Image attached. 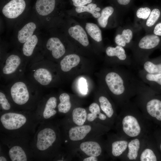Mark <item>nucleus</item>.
<instances>
[{
    "label": "nucleus",
    "instance_id": "nucleus-37",
    "mask_svg": "<svg viewBox=\"0 0 161 161\" xmlns=\"http://www.w3.org/2000/svg\"><path fill=\"white\" fill-rule=\"evenodd\" d=\"M93 0H71L73 4L75 7L86 5L92 2Z\"/></svg>",
    "mask_w": 161,
    "mask_h": 161
},
{
    "label": "nucleus",
    "instance_id": "nucleus-12",
    "mask_svg": "<svg viewBox=\"0 0 161 161\" xmlns=\"http://www.w3.org/2000/svg\"><path fill=\"white\" fill-rule=\"evenodd\" d=\"M137 75L155 93H161V73L150 74L141 69L138 71Z\"/></svg>",
    "mask_w": 161,
    "mask_h": 161
},
{
    "label": "nucleus",
    "instance_id": "nucleus-26",
    "mask_svg": "<svg viewBox=\"0 0 161 161\" xmlns=\"http://www.w3.org/2000/svg\"><path fill=\"white\" fill-rule=\"evenodd\" d=\"M10 157L12 161H27L26 155L21 147L15 146L12 147L9 151Z\"/></svg>",
    "mask_w": 161,
    "mask_h": 161
},
{
    "label": "nucleus",
    "instance_id": "nucleus-5",
    "mask_svg": "<svg viewBox=\"0 0 161 161\" xmlns=\"http://www.w3.org/2000/svg\"><path fill=\"white\" fill-rule=\"evenodd\" d=\"M9 81L10 83L5 88L9 92L13 102L19 105L27 103L31 94L35 92L38 88L30 79V81L27 80L23 76Z\"/></svg>",
    "mask_w": 161,
    "mask_h": 161
},
{
    "label": "nucleus",
    "instance_id": "nucleus-30",
    "mask_svg": "<svg viewBox=\"0 0 161 161\" xmlns=\"http://www.w3.org/2000/svg\"><path fill=\"white\" fill-rule=\"evenodd\" d=\"M59 99L60 102L58 105V111L64 113H67L71 107L69 95L65 93H63L60 95Z\"/></svg>",
    "mask_w": 161,
    "mask_h": 161
},
{
    "label": "nucleus",
    "instance_id": "nucleus-19",
    "mask_svg": "<svg viewBox=\"0 0 161 161\" xmlns=\"http://www.w3.org/2000/svg\"><path fill=\"white\" fill-rule=\"evenodd\" d=\"M142 69L151 74L161 73V58L154 59H147L142 64Z\"/></svg>",
    "mask_w": 161,
    "mask_h": 161
},
{
    "label": "nucleus",
    "instance_id": "nucleus-8",
    "mask_svg": "<svg viewBox=\"0 0 161 161\" xmlns=\"http://www.w3.org/2000/svg\"><path fill=\"white\" fill-rule=\"evenodd\" d=\"M45 57L30 61V80L36 85L47 87L51 83L53 76Z\"/></svg>",
    "mask_w": 161,
    "mask_h": 161
},
{
    "label": "nucleus",
    "instance_id": "nucleus-14",
    "mask_svg": "<svg viewBox=\"0 0 161 161\" xmlns=\"http://www.w3.org/2000/svg\"><path fill=\"white\" fill-rule=\"evenodd\" d=\"M94 130L93 126L90 125L77 126L71 128L69 131L70 139L73 141H78L83 140Z\"/></svg>",
    "mask_w": 161,
    "mask_h": 161
},
{
    "label": "nucleus",
    "instance_id": "nucleus-2",
    "mask_svg": "<svg viewBox=\"0 0 161 161\" xmlns=\"http://www.w3.org/2000/svg\"><path fill=\"white\" fill-rule=\"evenodd\" d=\"M41 24L33 9L29 10L16 24L13 30L11 42L14 48L20 49L22 45L38 30Z\"/></svg>",
    "mask_w": 161,
    "mask_h": 161
},
{
    "label": "nucleus",
    "instance_id": "nucleus-11",
    "mask_svg": "<svg viewBox=\"0 0 161 161\" xmlns=\"http://www.w3.org/2000/svg\"><path fill=\"white\" fill-rule=\"evenodd\" d=\"M56 138V134L54 130L50 128L44 129L37 135L36 147L40 151L46 150L52 146Z\"/></svg>",
    "mask_w": 161,
    "mask_h": 161
},
{
    "label": "nucleus",
    "instance_id": "nucleus-33",
    "mask_svg": "<svg viewBox=\"0 0 161 161\" xmlns=\"http://www.w3.org/2000/svg\"><path fill=\"white\" fill-rule=\"evenodd\" d=\"M160 14V11L158 9H154L151 12L147 21L146 25L148 27L153 26L159 18Z\"/></svg>",
    "mask_w": 161,
    "mask_h": 161
},
{
    "label": "nucleus",
    "instance_id": "nucleus-13",
    "mask_svg": "<svg viewBox=\"0 0 161 161\" xmlns=\"http://www.w3.org/2000/svg\"><path fill=\"white\" fill-rule=\"evenodd\" d=\"M106 52L108 56L116 57L118 64L126 66L133 64L131 60L127 56L124 49L121 46L117 45L115 47H108Z\"/></svg>",
    "mask_w": 161,
    "mask_h": 161
},
{
    "label": "nucleus",
    "instance_id": "nucleus-29",
    "mask_svg": "<svg viewBox=\"0 0 161 161\" xmlns=\"http://www.w3.org/2000/svg\"><path fill=\"white\" fill-rule=\"evenodd\" d=\"M85 29L88 34L95 41L99 42L102 40L101 31L99 27L92 23H87Z\"/></svg>",
    "mask_w": 161,
    "mask_h": 161
},
{
    "label": "nucleus",
    "instance_id": "nucleus-20",
    "mask_svg": "<svg viewBox=\"0 0 161 161\" xmlns=\"http://www.w3.org/2000/svg\"><path fill=\"white\" fill-rule=\"evenodd\" d=\"M141 142L138 137L132 138L129 141L127 147V157L131 160H136L139 156Z\"/></svg>",
    "mask_w": 161,
    "mask_h": 161
},
{
    "label": "nucleus",
    "instance_id": "nucleus-17",
    "mask_svg": "<svg viewBox=\"0 0 161 161\" xmlns=\"http://www.w3.org/2000/svg\"><path fill=\"white\" fill-rule=\"evenodd\" d=\"M80 150L89 156L97 157L101 154L102 148L97 142L93 141L84 142L80 145Z\"/></svg>",
    "mask_w": 161,
    "mask_h": 161
},
{
    "label": "nucleus",
    "instance_id": "nucleus-3",
    "mask_svg": "<svg viewBox=\"0 0 161 161\" xmlns=\"http://www.w3.org/2000/svg\"><path fill=\"white\" fill-rule=\"evenodd\" d=\"M1 76L7 81L23 76L27 61L20 50L14 48L9 52L1 53Z\"/></svg>",
    "mask_w": 161,
    "mask_h": 161
},
{
    "label": "nucleus",
    "instance_id": "nucleus-28",
    "mask_svg": "<svg viewBox=\"0 0 161 161\" xmlns=\"http://www.w3.org/2000/svg\"><path fill=\"white\" fill-rule=\"evenodd\" d=\"M100 107L102 111L109 118L112 117L114 114V110L112 104L108 98L104 96L99 98Z\"/></svg>",
    "mask_w": 161,
    "mask_h": 161
},
{
    "label": "nucleus",
    "instance_id": "nucleus-22",
    "mask_svg": "<svg viewBox=\"0 0 161 161\" xmlns=\"http://www.w3.org/2000/svg\"><path fill=\"white\" fill-rule=\"evenodd\" d=\"M89 110L90 113L87 114V118L89 121L92 122L97 118L102 120L107 119V116L100 112V107L96 103H92L89 107Z\"/></svg>",
    "mask_w": 161,
    "mask_h": 161
},
{
    "label": "nucleus",
    "instance_id": "nucleus-25",
    "mask_svg": "<svg viewBox=\"0 0 161 161\" xmlns=\"http://www.w3.org/2000/svg\"><path fill=\"white\" fill-rule=\"evenodd\" d=\"M100 8L97 7V4L91 3L87 5L76 7L75 10L78 13L87 12L91 13L95 18H98L100 15V13L98 12L100 11Z\"/></svg>",
    "mask_w": 161,
    "mask_h": 161
},
{
    "label": "nucleus",
    "instance_id": "nucleus-10",
    "mask_svg": "<svg viewBox=\"0 0 161 161\" xmlns=\"http://www.w3.org/2000/svg\"><path fill=\"white\" fill-rule=\"evenodd\" d=\"M0 120L5 129L12 130L18 129L23 126L27 119L21 114L9 112L3 114L0 117Z\"/></svg>",
    "mask_w": 161,
    "mask_h": 161
},
{
    "label": "nucleus",
    "instance_id": "nucleus-6",
    "mask_svg": "<svg viewBox=\"0 0 161 161\" xmlns=\"http://www.w3.org/2000/svg\"><path fill=\"white\" fill-rule=\"evenodd\" d=\"M57 4V0H36L33 10L44 30L51 29L56 25L55 12Z\"/></svg>",
    "mask_w": 161,
    "mask_h": 161
},
{
    "label": "nucleus",
    "instance_id": "nucleus-40",
    "mask_svg": "<svg viewBox=\"0 0 161 161\" xmlns=\"http://www.w3.org/2000/svg\"><path fill=\"white\" fill-rule=\"evenodd\" d=\"M131 0H117V2L120 4L126 5L129 3Z\"/></svg>",
    "mask_w": 161,
    "mask_h": 161
},
{
    "label": "nucleus",
    "instance_id": "nucleus-27",
    "mask_svg": "<svg viewBox=\"0 0 161 161\" xmlns=\"http://www.w3.org/2000/svg\"><path fill=\"white\" fill-rule=\"evenodd\" d=\"M132 36V32L130 30H124L121 34H118L116 36L115 42L118 45L123 47L130 42Z\"/></svg>",
    "mask_w": 161,
    "mask_h": 161
},
{
    "label": "nucleus",
    "instance_id": "nucleus-35",
    "mask_svg": "<svg viewBox=\"0 0 161 161\" xmlns=\"http://www.w3.org/2000/svg\"><path fill=\"white\" fill-rule=\"evenodd\" d=\"M0 104L3 110H7L11 108V105L6 98L4 93L1 90L0 92Z\"/></svg>",
    "mask_w": 161,
    "mask_h": 161
},
{
    "label": "nucleus",
    "instance_id": "nucleus-32",
    "mask_svg": "<svg viewBox=\"0 0 161 161\" xmlns=\"http://www.w3.org/2000/svg\"><path fill=\"white\" fill-rule=\"evenodd\" d=\"M140 161H156L157 157L153 150L150 148L146 147L142 150L139 156Z\"/></svg>",
    "mask_w": 161,
    "mask_h": 161
},
{
    "label": "nucleus",
    "instance_id": "nucleus-4",
    "mask_svg": "<svg viewBox=\"0 0 161 161\" xmlns=\"http://www.w3.org/2000/svg\"><path fill=\"white\" fill-rule=\"evenodd\" d=\"M122 106V113L124 114L120 123L123 136L132 139L140 136L143 127L140 120L135 114L138 109L137 106L129 101Z\"/></svg>",
    "mask_w": 161,
    "mask_h": 161
},
{
    "label": "nucleus",
    "instance_id": "nucleus-23",
    "mask_svg": "<svg viewBox=\"0 0 161 161\" xmlns=\"http://www.w3.org/2000/svg\"><path fill=\"white\" fill-rule=\"evenodd\" d=\"M57 104V99L55 97H50L47 101L43 113L45 119H48L55 115L57 113L55 110Z\"/></svg>",
    "mask_w": 161,
    "mask_h": 161
},
{
    "label": "nucleus",
    "instance_id": "nucleus-34",
    "mask_svg": "<svg viewBox=\"0 0 161 161\" xmlns=\"http://www.w3.org/2000/svg\"><path fill=\"white\" fill-rule=\"evenodd\" d=\"M150 13L151 10L148 7H141L137 10L136 15L139 18L145 19L149 17Z\"/></svg>",
    "mask_w": 161,
    "mask_h": 161
},
{
    "label": "nucleus",
    "instance_id": "nucleus-31",
    "mask_svg": "<svg viewBox=\"0 0 161 161\" xmlns=\"http://www.w3.org/2000/svg\"><path fill=\"white\" fill-rule=\"evenodd\" d=\"M114 11L113 8L111 6L106 7L102 10L100 16L97 18L98 24L101 27L104 28L106 27L108 18Z\"/></svg>",
    "mask_w": 161,
    "mask_h": 161
},
{
    "label": "nucleus",
    "instance_id": "nucleus-36",
    "mask_svg": "<svg viewBox=\"0 0 161 161\" xmlns=\"http://www.w3.org/2000/svg\"><path fill=\"white\" fill-rule=\"evenodd\" d=\"M79 88L81 93L84 95L87 94L88 92V86L86 79L80 78L78 81Z\"/></svg>",
    "mask_w": 161,
    "mask_h": 161
},
{
    "label": "nucleus",
    "instance_id": "nucleus-1",
    "mask_svg": "<svg viewBox=\"0 0 161 161\" xmlns=\"http://www.w3.org/2000/svg\"><path fill=\"white\" fill-rule=\"evenodd\" d=\"M105 81L109 91L122 106L148 86L138 75L124 67L108 72Z\"/></svg>",
    "mask_w": 161,
    "mask_h": 161
},
{
    "label": "nucleus",
    "instance_id": "nucleus-41",
    "mask_svg": "<svg viewBox=\"0 0 161 161\" xmlns=\"http://www.w3.org/2000/svg\"><path fill=\"white\" fill-rule=\"evenodd\" d=\"M6 159L4 157L1 156L0 157V161H6Z\"/></svg>",
    "mask_w": 161,
    "mask_h": 161
},
{
    "label": "nucleus",
    "instance_id": "nucleus-16",
    "mask_svg": "<svg viewBox=\"0 0 161 161\" xmlns=\"http://www.w3.org/2000/svg\"><path fill=\"white\" fill-rule=\"evenodd\" d=\"M160 41V39L157 35H148L140 39L138 44V47L142 50H150L158 47Z\"/></svg>",
    "mask_w": 161,
    "mask_h": 161
},
{
    "label": "nucleus",
    "instance_id": "nucleus-42",
    "mask_svg": "<svg viewBox=\"0 0 161 161\" xmlns=\"http://www.w3.org/2000/svg\"><path fill=\"white\" fill-rule=\"evenodd\" d=\"M160 150L161 151V143H160Z\"/></svg>",
    "mask_w": 161,
    "mask_h": 161
},
{
    "label": "nucleus",
    "instance_id": "nucleus-9",
    "mask_svg": "<svg viewBox=\"0 0 161 161\" xmlns=\"http://www.w3.org/2000/svg\"><path fill=\"white\" fill-rule=\"evenodd\" d=\"M43 33V49L44 57L47 58L50 56L55 59H58L65 54V47L58 37L52 34Z\"/></svg>",
    "mask_w": 161,
    "mask_h": 161
},
{
    "label": "nucleus",
    "instance_id": "nucleus-38",
    "mask_svg": "<svg viewBox=\"0 0 161 161\" xmlns=\"http://www.w3.org/2000/svg\"><path fill=\"white\" fill-rule=\"evenodd\" d=\"M154 33L156 35L161 36V23L156 25L154 28Z\"/></svg>",
    "mask_w": 161,
    "mask_h": 161
},
{
    "label": "nucleus",
    "instance_id": "nucleus-7",
    "mask_svg": "<svg viewBox=\"0 0 161 161\" xmlns=\"http://www.w3.org/2000/svg\"><path fill=\"white\" fill-rule=\"evenodd\" d=\"M42 29L37 31L20 49L22 54L27 62L44 57Z\"/></svg>",
    "mask_w": 161,
    "mask_h": 161
},
{
    "label": "nucleus",
    "instance_id": "nucleus-18",
    "mask_svg": "<svg viewBox=\"0 0 161 161\" xmlns=\"http://www.w3.org/2000/svg\"><path fill=\"white\" fill-rule=\"evenodd\" d=\"M80 61L79 56L75 54L67 55L64 57L60 61L61 69L64 72H68L78 65Z\"/></svg>",
    "mask_w": 161,
    "mask_h": 161
},
{
    "label": "nucleus",
    "instance_id": "nucleus-15",
    "mask_svg": "<svg viewBox=\"0 0 161 161\" xmlns=\"http://www.w3.org/2000/svg\"><path fill=\"white\" fill-rule=\"evenodd\" d=\"M68 32L72 38L78 41L84 47L88 46L89 41L87 34L83 28L79 25H76L69 28Z\"/></svg>",
    "mask_w": 161,
    "mask_h": 161
},
{
    "label": "nucleus",
    "instance_id": "nucleus-21",
    "mask_svg": "<svg viewBox=\"0 0 161 161\" xmlns=\"http://www.w3.org/2000/svg\"><path fill=\"white\" fill-rule=\"evenodd\" d=\"M129 141L125 139L115 141L111 145V153L115 157H118L123 154L127 149Z\"/></svg>",
    "mask_w": 161,
    "mask_h": 161
},
{
    "label": "nucleus",
    "instance_id": "nucleus-39",
    "mask_svg": "<svg viewBox=\"0 0 161 161\" xmlns=\"http://www.w3.org/2000/svg\"><path fill=\"white\" fill-rule=\"evenodd\" d=\"M83 161H97L98 160L96 157L89 156V157L85 158L83 160Z\"/></svg>",
    "mask_w": 161,
    "mask_h": 161
},
{
    "label": "nucleus",
    "instance_id": "nucleus-24",
    "mask_svg": "<svg viewBox=\"0 0 161 161\" xmlns=\"http://www.w3.org/2000/svg\"><path fill=\"white\" fill-rule=\"evenodd\" d=\"M87 115L85 109L81 107L75 108L72 112L73 121L77 126L83 125L87 120Z\"/></svg>",
    "mask_w": 161,
    "mask_h": 161
}]
</instances>
